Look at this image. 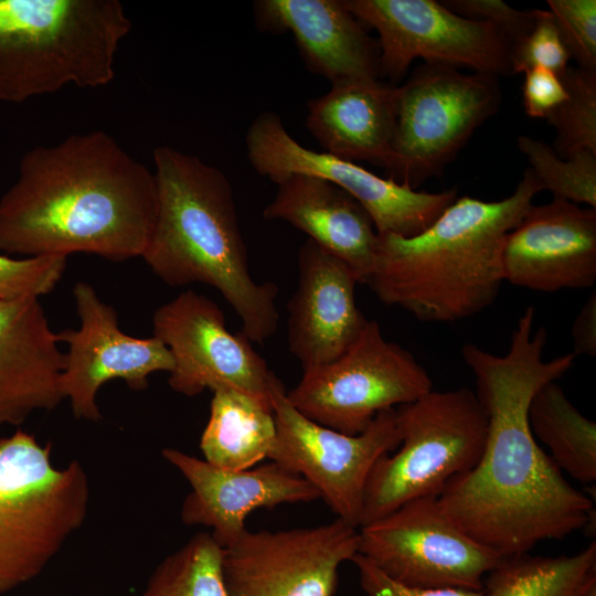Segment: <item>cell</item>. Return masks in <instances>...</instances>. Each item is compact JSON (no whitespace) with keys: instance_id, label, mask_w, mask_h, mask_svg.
<instances>
[{"instance_id":"obj_28","label":"cell","mask_w":596,"mask_h":596,"mask_svg":"<svg viewBox=\"0 0 596 596\" xmlns=\"http://www.w3.org/2000/svg\"><path fill=\"white\" fill-rule=\"evenodd\" d=\"M517 147L526 158L542 190L553 198L596 209V152L582 150L561 158L552 146L519 136Z\"/></svg>"},{"instance_id":"obj_12","label":"cell","mask_w":596,"mask_h":596,"mask_svg":"<svg viewBox=\"0 0 596 596\" xmlns=\"http://www.w3.org/2000/svg\"><path fill=\"white\" fill-rule=\"evenodd\" d=\"M245 145L251 166L274 183L299 173L324 179L348 192L368 212L377 234L415 236L457 199L456 190L417 191L406 182L381 178L352 161L310 150L297 142L272 111H262L254 118Z\"/></svg>"},{"instance_id":"obj_32","label":"cell","mask_w":596,"mask_h":596,"mask_svg":"<svg viewBox=\"0 0 596 596\" xmlns=\"http://www.w3.org/2000/svg\"><path fill=\"white\" fill-rule=\"evenodd\" d=\"M547 7L570 58L596 71V0H547Z\"/></svg>"},{"instance_id":"obj_14","label":"cell","mask_w":596,"mask_h":596,"mask_svg":"<svg viewBox=\"0 0 596 596\" xmlns=\"http://www.w3.org/2000/svg\"><path fill=\"white\" fill-rule=\"evenodd\" d=\"M152 331L171 353L173 391L195 396L228 387L272 405L278 377L242 332L227 329L224 312L205 295L188 289L158 307Z\"/></svg>"},{"instance_id":"obj_24","label":"cell","mask_w":596,"mask_h":596,"mask_svg":"<svg viewBox=\"0 0 596 596\" xmlns=\"http://www.w3.org/2000/svg\"><path fill=\"white\" fill-rule=\"evenodd\" d=\"M212 392L200 439L204 460L222 469L242 470L268 458L276 438L272 405L234 389Z\"/></svg>"},{"instance_id":"obj_22","label":"cell","mask_w":596,"mask_h":596,"mask_svg":"<svg viewBox=\"0 0 596 596\" xmlns=\"http://www.w3.org/2000/svg\"><path fill=\"white\" fill-rule=\"evenodd\" d=\"M277 192L263 211L302 231L318 246L345 263L359 284L371 274L377 232L368 212L336 184L308 174H289L275 183Z\"/></svg>"},{"instance_id":"obj_26","label":"cell","mask_w":596,"mask_h":596,"mask_svg":"<svg viewBox=\"0 0 596 596\" xmlns=\"http://www.w3.org/2000/svg\"><path fill=\"white\" fill-rule=\"evenodd\" d=\"M531 430L560 469L583 483L596 479V423L585 417L556 381L542 385L529 406Z\"/></svg>"},{"instance_id":"obj_37","label":"cell","mask_w":596,"mask_h":596,"mask_svg":"<svg viewBox=\"0 0 596 596\" xmlns=\"http://www.w3.org/2000/svg\"><path fill=\"white\" fill-rule=\"evenodd\" d=\"M583 596H596V584L592 585Z\"/></svg>"},{"instance_id":"obj_6","label":"cell","mask_w":596,"mask_h":596,"mask_svg":"<svg viewBox=\"0 0 596 596\" xmlns=\"http://www.w3.org/2000/svg\"><path fill=\"white\" fill-rule=\"evenodd\" d=\"M51 453L24 430L0 437V594L40 575L85 522L86 471L56 468Z\"/></svg>"},{"instance_id":"obj_3","label":"cell","mask_w":596,"mask_h":596,"mask_svg":"<svg viewBox=\"0 0 596 596\" xmlns=\"http://www.w3.org/2000/svg\"><path fill=\"white\" fill-rule=\"evenodd\" d=\"M541 191L526 169L502 200L457 196L415 236L377 234L366 285L383 304L423 322H455L480 313L494 302L504 281L505 238Z\"/></svg>"},{"instance_id":"obj_11","label":"cell","mask_w":596,"mask_h":596,"mask_svg":"<svg viewBox=\"0 0 596 596\" xmlns=\"http://www.w3.org/2000/svg\"><path fill=\"white\" fill-rule=\"evenodd\" d=\"M270 402L276 438L268 458L302 477L338 519L359 528L371 469L401 444L395 408L379 413L361 434L347 435L297 411L279 379Z\"/></svg>"},{"instance_id":"obj_4","label":"cell","mask_w":596,"mask_h":596,"mask_svg":"<svg viewBox=\"0 0 596 596\" xmlns=\"http://www.w3.org/2000/svg\"><path fill=\"white\" fill-rule=\"evenodd\" d=\"M158 211L145 263L173 287L205 284L217 290L262 344L277 330L278 286L251 275L233 189L227 177L170 146L153 150Z\"/></svg>"},{"instance_id":"obj_25","label":"cell","mask_w":596,"mask_h":596,"mask_svg":"<svg viewBox=\"0 0 596 596\" xmlns=\"http://www.w3.org/2000/svg\"><path fill=\"white\" fill-rule=\"evenodd\" d=\"M596 584V543L573 555L502 557L483 579L481 596H583Z\"/></svg>"},{"instance_id":"obj_27","label":"cell","mask_w":596,"mask_h":596,"mask_svg":"<svg viewBox=\"0 0 596 596\" xmlns=\"http://www.w3.org/2000/svg\"><path fill=\"white\" fill-rule=\"evenodd\" d=\"M222 556L211 533L200 532L158 564L139 596H227Z\"/></svg>"},{"instance_id":"obj_8","label":"cell","mask_w":596,"mask_h":596,"mask_svg":"<svg viewBox=\"0 0 596 596\" xmlns=\"http://www.w3.org/2000/svg\"><path fill=\"white\" fill-rule=\"evenodd\" d=\"M498 77L424 62L398 86L390 178L416 190L439 177L473 132L500 108Z\"/></svg>"},{"instance_id":"obj_36","label":"cell","mask_w":596,"mask_h":596,"mask_svg":"<svg viewBox=\"0 0 596 596\" xmlns=\"http://www.w3.org/2000/svg\"><path fill=\"white\" fill-rule=\"evenodd\" d=\"M571 336L573 354L596 356V292L590 294L576 315Z\"/></svg>"},{"instance_id":"obj_34","label":"cell","mask_w":596,"mask_h":596,"mask_svg":"<svg viewBox=\"0 0 596 596\" xmlns=\"http://www.w3.org/2000/svg\"><path fill=\"white\" fill-rule=\"evenodd\" d=\"M351 562L358 568L361 588L368 596H481V590L426 588L402 584L390 578L360 553H356Z\"/></svg>"},{"instance_id":"obj_31","label":"cell","mask_w":596,"mask_h":596,"mask_svg":"<svg viewBox=\"0 0 596 596\" xmlns=\"http://www.w3.org/2000/svg\"><path fill=\"white\" fill-rule=\"evenodd\" d=\"M533 11L532 29L512 47V73L515 75L530 68L543 67L562 77L571 58L554 18L549 10Z\"/></svg>"},{"instance_id":"obj_15","label":"cell","mask_w":596,"mask_h":596,"mask_svg":"<svg viewBox=\"0 0 596 596\" xmlns=\"http://www.w3.org/2000/svg\"><path fill=\"white\" fill-rule=\"evenodd\" d=\"M359 528L340 519L280 531H246L223 549L227 596H334L338 571L359 552Z\"/></svg>"},{"instance_id":"obj_16","label":"cell","mask_w":596,"mask_h":596,"mask_svg":"<svg viewBox=\"0 0 596 596\" xmlns=\"http://www.w3.org/2000/svg\"><path fill=\"white\" fill-rule=\"evenodd\" d=\"M73 297L81 324L57 332L60 342L68 345L61 389L76 418L98 422L102 414L96 397L106 382L120 379L130 389L141 391L148 387L151 373H170L173 360L169 349L153 336L126 334L118 326L114 307L103 301L91 284L77 281Z\"/></svg>"},{"instance_id":"obj_18","label":"cell","mask_w":596,"mask_h":596,"mask_svg":"<svg viewBox=\"0 0 596 596\" xmlns=\"http://www.w3.org/2000/svg\"><path fill=\"white\" fill-rule=\"evenodd\" d=\"M161 453L191 487L181 507L182 522L211 528V535L223 549L247 531L246 518L256 509L320 498L302 477L274 461L230 470L175 448H163Z\"/></svg>"},{"instance_id":"obj_20","label":"cell","mask_w":596,"mask_h":596,"mask_svg":"<svg viewBox=\"0 0 596 596\" xmlns=\"http://www.w3.org/2000/svg\"><path fill=\"white\" fill-rule=\"evenodd\" d=\"M58 343L38 298L0 300V426L62 403Z\"/></svg>"},{"instance_id":"obj_13","label":"cell","mask_w":596,"mask_h":596,"mask_svg":"<svg viewBox=\"0 0 596 596\" xmlns=\"http://www.w3.org/2000/svg\"><path fill=\"white\" fill-rule=\"evenodd\" d=\"M436 498L408 501L361 525L358 553L402 584L481 590L502 557L449 521Z\"/></svg>"},{"instance_id":"obj_21","label":"cell","mask_w":596,"mask_h":596,"mask_svg":"<svg viewBox=\"0 0 596 596\" xmlns=\"http://www.w3.org/2000/svg\"><path fill=\"white\" fill-rule=\"evenodd\" d=\"M255 18L263 31H290L313 73L332 84L380 78V47L343 0H259Z\"/></svg>"},{"instance_id":"obj_10","label":"cell","mask_w":596,"mask_h":596,"mask_svg":"<svg viewBox=\"0 0 596 596\" xmlns=\"http://www.w3.org/2000/svg\"><path fill=\"white\" fill-rule=\"evenodd\" d=\"M343 1L365 26L376 30L380 77L392 83L416 58L513 76L512 42L491 22L461 17L435 0Z\"/></svg>"},{"instance_id":"obj_19","label":"cell","mask_w":596,"mask_h":596,"mask_svg":"<svg viewBox=\"0 0 596 596\" xmlns=\"http://www.w3.org/2000/svg\"><path fill=\"white\" fill-rule=\"evenodd\" d=\"M349 266L307 240L298 253V285L287 305L289 351L302 370L327 364L356 340L368 319L355 302Z\"/></svg>"},{"instance_id":"obj_7","label":"cell","mask_w":596,"mask_h":596,"mask_svg":"<svg viewBox=\"0 0 596 596\" xmlns=\"http://www.w3.org/2000/svg\"><path fill=\"white\" fill-rule=\"evenodd\" d=\"M395 411L400 449L372 467L360 526L408 501L438 497L451 478L477 465L485 448L488 417L476 392L466 386L432 390Z\"/></svg>"},{"instance_id":"obj_2","label":"cell","mask_w":596,"mask_h":596,"mask_svg":"<svg viewBox=\"0 0 596 596\" xmlns=\"http://www.w3.org/2000/svg\"><path fill=\"white\" fill-rule=\"evenodd\" d=\"M157 211L152 171L103 130L75 134L22 156L0 199V251L141 257Z\"/></svg>"},{"instance_id":"obj_23","label":"cell","mask_w":596,"mask_h":596,"mask_svg":"<svg viewBox=\"0 0 596 596\" xmlns=\"http://www.w3.org/2000/svg\"><path fill=\"white\" fill-rule=\"evenodd\" d=\"M398 86L380 78L332 84L309 100L306 126L327 152L348 161H369L391 172Z\"/></svg>"},{"instance_id":"obj_5","label":"cell","mask_w":596,"mask_h":596,"mask_svg":"<svg viewBox=\"0 0 596 596\" xmlns=\"http://www.w3.org/2000/svg\"><path fill=\"white\" fill-rule=\"evenodd\" d=\"M131 25L118 0H0V102L109 84Z\"/></svg>"},{"instance_id":"obj_29","label":"cell","mask_w":596,"mask_h":596,"mask_svg":"<svg viewBox=\"0 0 596 596\" xmlns=\"http://www.w3.org/2000/svg\"><path fill=\"white\" fill-rule=\"evenodd\" d=\"M562 79L567 99L545 118L555 130L552 148L561 158L596 152V71L568 66Z\"/></svg>"},{"instance_id":"obj_17","label":"cell","mask_w":596,"mask_h":596,"mask_svg":"<svg viewBox=\"0 0 596 596\" xmlns=\"http://www.w3.org/2000/svg\"><path fill=\"white\" fill-rule=\"evenodd\" d=\"M503 279L543 292L590 288L596 281V209L555 199L534 205L508 234Z\"/></svg>"},{"instance_id":"obj_1","label":"cell","mask_w":596,"mask_h":596,"mask_svg":"<svg viewBox=\"0 0 596 596\" xmlns=\"http://www.w3.org/2000/svg\"><path fill=\"white\" fill-rule=\"evenodd\" d=\"M534 318L528 306L503 355L475 343L462 347L488 417L486 444L477 465L451 478L436 498L449 521L501 557L564 539L584 528L594 511L590 498L570 485L530 427L533 395L562 377L576 358L571 352L545 361L547 331H533Z\"/></svg>"},{"instance_id":"obj_9","label":"cell","mask_w":596,"mask_h":596,"mask_svg":"<svg viewBox=\"0 0 596 596\" xmlns=\"http://www.w3.org/2000/svg\"><path fill=\"white\" fill-rule=\"evenodd\" d=\"M302 371L288 401L307 418L347 435L361 434L379 413L434 390L426 369L386 340L374 320L339 358Z\"/></svg>"},{"instance_id":"obj_33","label":"cell","mask_w":596,"mask_h":596,"mask_svg":"<svg viewBox=\"0 0 596 596\" xmlns=\"http://www.w3.org/2000/svg\"><path fill=\"white\" fill-rule=\"evenodd\" d=\"M453 12L472 20L488 21L504 31L512 47L523 39L534 24V11L518 10L501 0H444Z\"/></svg>"},{"instance_id":"obj_35","label":"cell","mask_w":596,"mask_h":596,"mask_svg":"<svg viewBox=\"0 0 596 596\" xmlns=\"http://www.w3.org/2000/svg\"><path fill=\"white\" fill-rule=\"evenodd\" d=\"M567 96L562 77L553 71L534 67L524 72L522 104L529 117L545 119Z\"/></svg>"},{"instance_id":"obj_30","label":"cell","mask_w":596,"mask_h":596,"mask_svg":"<svg viewBox=\"0 0 596 596\" xmlns=\"http://www.w3.org/2000/svg\"><path fill=\"white\" fill-rule=\"evenodd\" d=\"M67 256L41 255L21 259L0 254V300L40 298L60 283Z\"/></svg>"}]
</instances>
